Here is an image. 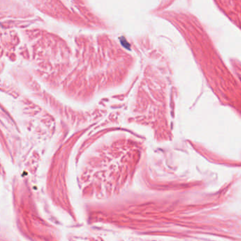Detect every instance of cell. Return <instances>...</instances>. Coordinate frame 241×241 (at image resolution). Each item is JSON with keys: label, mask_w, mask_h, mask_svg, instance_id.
<instances>
[{"label": "cell", "mask_w": 241, "mask_h": 241, "mask_svg": "<svg viewBox=\"0 0 241 241\" xmlns=\"http://www.w3.org/2000/svg\"><path fill=\"white\" fill-rule=\"evenodd\" d=\"M121 43H122V45L123 46H125V47H127V48H128L129 49V44L127 43V41H126V40H125V38H124V37H121Z\"/></svg>", "instance_id": "cell-1"}]
</instances>
